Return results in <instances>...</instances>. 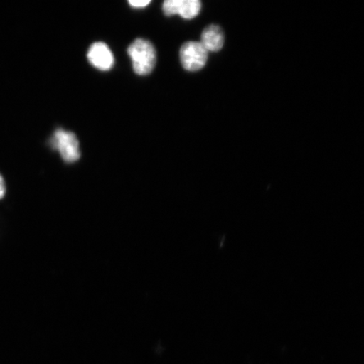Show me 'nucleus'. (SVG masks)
<instances>
[{
  "label": "nucleus",
  "instance_id": "obj_1",
  "mask_svg": "<svg viewBox=\"0 0 364 364\" xmlns=\"http://www.w3.org/2000/svg\"><path fill=\"white\" fill-rule=\"evenodd\" d=\"M136 75H147L156 63V51L151 43L144 39H136L127 48Z\"/></svg>",
  "mask_w": 364,
  "mask_h": 364
},
{
  "label": "nucleus",
  "instance_id": "obj_2",
  "mask_svg": "<svg viewBox=\"0 0 364 364\" xmlns=\"http://www.w3.org/2000/svg\"><path fill=\"white\" fill-rule=\"evenodd\" d=\"M53 149L58 150L63 161L74 163L79 161L81 153L76 135L71 132L57 129L49 141Z\"/></svg>",
  "mask_w": 364,
  "mask_h": 364
},
{
  "label": "nucleus",
  "instance_id": "obj_3",
  "mask_svg": "<svg viewBox=\"0 0 364 364\" xmlns=\"http://www.w3.org/2000/svg\"><path fill=\"white\" fill-rule=\"evenodd\" d=\"M208 53L201 43H186L180 51L181 65L186 70L191 72L202 70L208 61Z\"/></svg>",
  "mask_w": 364,
  "mask_h": 364
},
{
  "label": "nucleus",
  "instance_id": "obj_4",
  "mask_svg": "<svg viewBox=\"0 0 364 364\" xmlns=\"http://www.w3.org/2000/svg\"><path fill=\"white\" fill-rule=\"evenodd\" d=\"M201 7L199 0H166L163 4V11L167 16L179 15L191 20L198 15Z\"/></svg>",
  "mask_w": 364,
  "mask_h": 364
},
{
  "label": "nucleus",
  "instance_id": "obj_5",
  "mask_svg": "<svg viewBox=\"0 0 364 364\" xmlns=\"http://www.w3.org/2000/svg\"><path fill=\"white\" fill-rule=\"evenodd\" d=\"M87 57L91 65L99 70L108 71L114 65L113 54L108 46L104 43L91 45Z\"/></svg>",
  "mask_w": 364,
  "mask_h": 364
},
{
  "label": "nucleus",
  "instance_id": "obj_6",
  "mask_svg": "<svg viewBox=\"0 0 364 364\" xmlns=\"http://www.w3.org/2000/svg\"><path fill=\"white\" fill-rule=\"evenodd\" d=\"M201 43L208 52L220 51L225 43L224 31L218 26H208L203 31Z\"/></svg>",
  "mask_w": 364,
  "mask_h": 364
},
{
  "label": "nucleus",
  "instance_id": "obj_7",
  "mask_svg": "<svg viewBox=\"0 0 364 364\" xmlns=\"http://www.w3.org/2000/svg\"><path fill=\"white\" fill-rule=\"evenodd\" d=\"M150 4V0H130V6L135 8H143Z\"/></svg>",
  "mask_w": 364,
  "mask_h": 364
},
{
  "label": "nucleus",
  "instance_id": "obj_8",
  "mask_svg": "<svg viewBox=\"0 0 364 364\" xmlns=\"http://www.w3.org/2000/svg\"><path fill=\"white\" fill-rule=\"evenodd\" d=\"M6 193V181H4L3 176L0 175V199H2Z\"/></svg>",
  "mask_w": 364,
  "mask_h": 364
}]
</instances>
